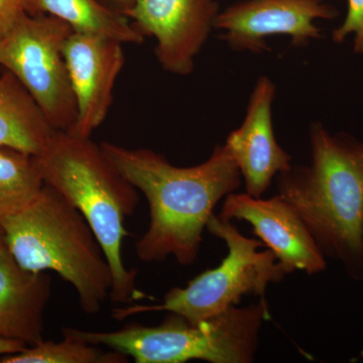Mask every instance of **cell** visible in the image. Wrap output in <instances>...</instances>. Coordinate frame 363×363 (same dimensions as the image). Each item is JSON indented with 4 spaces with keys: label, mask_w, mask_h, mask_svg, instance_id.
<instances>
[{
    "label": "cell",
    "mask_w": 363,
    "mask_h": 363,
    "mask_svg": "<svg viewBox=\"0 0 363 363\" xmlns=\"http://www.w3.org/2000/svg\"><path fill=\"white\" fill-rule=\"evenodd\" d=\"M100 147L112 167L149 203V228L135 243L138 259L152 264L173 257L181 266L195 264L215 207L242 183L225 145H217L206 161L186 168L150 149L108 142Z\"/></svg>",
    "instance_id": "6da1fadb"
},
{
    "label": "cell",
    "mask_w": 363,
    "mask_h": 363,
    "mask_svg": "<svg viewBox=\"0 0 363 363\" xmlns=\"http://www.w3.org/2000/svg\"><path fill=\"white\" fill-rule=\"evenodd\" d=\"M309 140L311 162L277 176L278 194L302 217L325 257L363 281V142L318 121L310 124Z\"/></svg>",
    "instance_id": "7a4b0ae2"
},
{
    "label": "cell",
    "mask_w": 363,
    "mask_h": 363,
    "mask_svg": "<svg viewBox=\"0 0 363 363\" xmlns=\"http://www.w3.org/2000/svg\"><path fill=\"white\" fill-rule=\"evenodd\" d=\"M45 185L77 208L96 235L112 274L111 300L128 305L147 297L136 286L135 269H126L124 221L138 208V190L125 180L91 138L56 130L44 150L33 156Z\"/></svg>",
    "instance_id": "3957f363"
},
{
    "label": "cell",
    "mask_w": 363,
    "mask_h": 363,
    "mask_svg": "<svg viewBox=\"0 0 363 363\" xmlns=\"http://www.w3.org/2000/svg\"><path fill=\"white\" fill-rule=\"evenodd\" d=\"M0 224L21 267L57 272L75 289L83 312L100 311L111 297V266L89 223L63 195L45 185L28 207L2 217Z\"/></svg>",
    "instance_id": "277c9868"
},
{
    "label": "cell",
    "mask_w": 363,
    "mask_h": 363,
    "mask_svg": "<svg viewBox=\"0 0 363 363\" xmlns=\"http://www.w3.org/2000/svg\"><path fill=\"white\" fill-rule=\"evenodd\" d=\"M269 318L266 298L240 308L233 306L198 323L169 312L161 324L125 325L117 331L95 332L64 327V336L105 346L136 363H250L259 348L262 324Z\"/></svg>",
    "instance_id": "5b68a950"
},
{
    "label": "cell",
    "mask_w": 363,
    "mask_h": 363,
    "mask_svg": "<svg viewBox=\"0 0 363 363\" xmlns=\"http://www.w3.org/2000/svg\"><path fill=\"white\" fill-rule=\"evenodd\" d=\"M206 229L225 242L228 253L215 269H207L184 288H173L161 304L133 303L112 310L116 321L143 314L167 311L198 323L236 306L245 295L264 298L269 284L279 283L288 272L269 248L259 252L264 243L247 238L233 221L213 214Z\"/></svg>",
    "instance_id": "8992f818"
},
{
    "label": "cell",
    "mask_w": 363,
    "mask_h": 363,
    "mask_svg": "<svg viewBox=\"0 0 363 363\" xmlns=\"http://www.w3.org/2000/svg\"><path fill=\"white\" fill-rule=\"evenodd\" d=\"M73 33L48 14L21 16L0 40V66L13 74L56 130L69 131L77 119L64 45Z\"/></svg>",
    "instance_id": "52a82bcc"
},
{
    "label": "cell",
    "mask_w": 363,
    "mask_h": 363,
    "mask_svg": "<svg viewBox=\"0 0 363 363\" xmlns=\"http://www.w3.org/2000/svg\"><path fill=\"white\" fill-rule=\"evenodd\" d=\"M338 11L322 0H241L217 16L215 30L233 51L269 52L267 40L285 35L295 47L322 37L318 21L337 18Z\"/></svg>",
    "instance_id": "ba28073f"
},
{
    "label": "cell",
    "mask_w": 363,
    "mask_h": 363,
    "mask_svg": "<svg viewBox=\"0 0 363 363\" xmlns=\"http://www.w3.org/2000/svg\"><path fill=\"white\" fill-rule=\"evenodd\" d=\"M219 13L216 0H138L123 14L143 37L156 40L155 55L164 71L189 76Z\"/></svg>",
    "instance_id": "9c48e42d"
},
{
    "label": "cell",
    "mask_w": 363,
    "mask_h": 363,
    "mask_svg": "<svg viewBox=\"0 0 363 363\" xmlns=\"http://www.w3.org/2000/svg\"><path fill=\"white\" fill-rule=\"evenodd\" d=\"M218 217L250 223L288 274L298 271L313 276L327 269L326 257L302 217L281 195L262 199L247 193H230L224 198Z\"/></svg>",
    "instance_id": "30bf717a"
},
{
    "label": "cell",
    "mask_w": 363,
    "mask_h": 363,
    "mask_svg": "<svg viewBox=\"0 0 363 363\" xmlns=\"http://www.w3.org/2000/svg\"><path fill=\"white\" fill-rule=\"evenodd\" d=\"M123 43L100 35L73 32L64 45L77 119L69 133L91 138L101 125L113 101L116 79L123 70Z\"/></svg>",
    "instance_id": "8fae6325"
},
{
    "label": "cell",
    "mask_w": 363,
    "mask_h": 363,
    "mask_svg": "<svg viewBox=\"0 0 363 363\" xmlns=\"http://www.w3.org/2000/svg\"><path fill=\"white\" fill-rule=\"evenodd\" d=\"M276 94V83L269 76H260L248 99L245 121L224 143L238 164L245 193L255 198L262 197L272 180L293 167L292 157L274 135L272 104Z\"/></svg>",
    "instance_id": "7c38bea8"
},
{
    "label": "cell",
    "mask_w": 363,
    "mask_h": 363,
    "mask_svg": "<svg viewBox=\"0 0 363 363\" xmlns=\"http://www.w3.org/2000/svg\"><path fill=\"white\" fill-rule=\"evenodd\" d=\"M51 294L47 272L23 269L6 245L0 248V337L28 346L44 340V314Z\"/></svg>",
    "instance_id": "4fadbf2b"
},
{
    "label": "cell",
    "mask_w": 363,
    "mask_h": 363,
    "mask_svg": "<svg viewBox=\"0 0 363 363\" xmlns=\"http://www.w3.org/2000/svg\"><path fill=\"white\" fill-rule=\"evenodd\" d=\"M55 131L18 79L4 72L0 76V147L37 156Z\"/></svg>",
    "instance_id": "5bb4252c"
},
{
    "label": "cell",
    "mask_w": 363,
    "mask_h": 363,
    "mask_svg": "<svg viewBox=\"0 0 363 363\" xmlns=\"http://www.w3.org/2000/svg\"><path fill=\"white\" fill-rule=\"evenodd\" d=\"M28 13L48 14L75 33L100 35L123 44H142L145 37L124 14L102 0H26Z\"/></svg>",
    "instance_id": "9a60e30c"
},
{
    "label": "cell",
    "mask_w": 363,
    "mask_h": 363,
    "mask_svg": "<svg viewBox=\"0 0 363 363\" xmlns=\"http://www.w3.org/2000/svg\"><path fill=\"white\" fill-rule=\"evenodd\" d=\"M44 186L33 156L0 147V218L25 209Z\"/></svg>",
    "instance_id": "2e32d148"
},
{
    "label": "cell",
    "mask_w": 363,
    "mask_h": 363,
    "mask_svg": "<svg viewBox=\"0 0 363 363\" xmlns=\"http://www.w3.org/2000/svg\"><path fill=\"white\" fill-rule=\"evenodd\" d=\"M128 355L64 336L63 340L40 341L14 354L2 355L0 363H125Z\"/></svg>",
    "instance_id": "e0dca14e"
},
{
    "label": "cell",
    "mask_w": 363,
    "mask_h": 363,
    "mask_svg": "<svg viewBox=\"0 0 363 363\" xmlns=\"http://www.w3.org/2000/svg\"><path fill=\"white\" fill-rule=\"evenodd\" d=\"M352 40L353 52L363 56V0H347L345 18L332 33L336 44Z\"/></svg>",
    "instance_id": "ac0fdd59"
},
{
    "label": "cell",
    "mask_w": 363,
    "mask_h": 363,
    "mask_svg": "<svg viewBox=\"0 0 363 363\" xmlns=\"http://www.w3.org/2000/svg\"><path fill=\"white\" fill-rule=\"evenodd\" d=\"M26 13V0H0V40L13 30Z\"/></svg>",
    "instance_id": "d6986e66"
},
{
    "label": "cell",
    "mask_w": 363,
    "mask_h": 363,
    "mask_svg": "<svg viewBox=\"0 0 363 363\" xmlns=\"http://www.w3.org/2000/svg\"><path fill=\"white\" fill-rule=\"evenodd\" d=\"M26 347H28V345L21 342V341L0 337V357L21 352Z\"/></svg>",
    "instance_id": "ffe728a7"
},
{
    "label": "cell",
    "mask_w": 363,
    "mask_h": 363,
    "mask_svg": "<svg viewBox=\"0 0 363 363\" xmlns=\"http://www.w3.org/2000/svg\"><path fill=\"white\" fill-rule=\"evenodd\" d=\"M106 4L113 9L114 11L124 13L130 9L138 0H105Z\"/></svg>",
    "instance_id": "44dd1931"
},
{
    "label": "cell",
    "mask_w": 363,
    "mask_h": 363,
    "mask_svg": "<svg viewBox=\"0 0 363 363\" xmlns=\"http://www.w3.org/2000/svg\"><path fill=\"white\" fill-rule=\"evenodd\" d=\"M4 245H6V242H4V231L1 224H0V248L4 247Z\"/></svg>",
    "instance_id": "7402d4cb"
}]
</instances>
